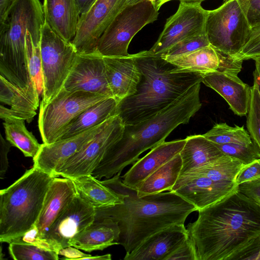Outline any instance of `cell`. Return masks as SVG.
<instances>
[{
  "instance_id": "7bdbcfd3",
  "label": "cell",
  "mask_w": 260,
  "mask_h": 260,
  "mask_svg": "<svg viewBox=\"0 0 260 260\" xmlns=\"http://www.w3.org/2000/svg\"><path fill=\"white\" fill-rule=\"evenodd\" d=\"M260 178V158L245 165L239 171L235 179V183L241 184L252 181Z\"/></svg>"
},
{
  "instance_id": "5b68a950",
  "label": "cell",
  "mask_w": 260,
  "mask_h": 260,
  "mask_svg": "<svg viewBox=\"0 0 260 260\" xmlns=\"http://www.w3.org/2000/svg\"><path fill=\"white\" fill-rule=\"evenodd\" d=\"M45 21L40 0H13L0 21V76L30 94L29 87L36 86L29 74L26 36L29 31L34 44H40Z\"/></svg>"
},
{
  "instance_id": "e575fe53",
  "label": "cell",
  "mask_w": 260,
  "mask_h": 260,
  "mask_svg": "<svg viewBox=\"0 0 260 260\" xmlns=\"http://www.w3.org/2000/svg\"><path fill=\"white\" fill-rule=\"evenodd\" d=\"M246 126L252 141L260 150V94L256 86L251 87Z\"/></svg>"
},
{
  "instance_id": "7dc6e473",
  "label": "cell",
  "mask_w": 260,
  "mask_h": 260,
  "mask_svg": "<svg viewBox=\"0 0 260 260\" xmlns=\"http://www.w3.org/2000/svg\"><path fill=\"white\" fill-rule=\"evenodd\" d=\"M58 254L64 257L62 259L68 260L85 259V258L91 255L81 252L79 249L72 246L60 249L58 252Z\"/></svg>"
},
{
  "instance_id": "2e32d148",
  "label": "cell",
  "mask_w": 260,
  "mask_h": 260,
  "mask_svg": "<svg viewBox=\"0 0 260 260\" xmlns=\"http://www.w3.org/2000/svg\"><path fill=\"white\" fill-rule=\"evenodd\" d=\"M235 182L214 181L201 174L180 175L170 191L193 205L199 210L214 204L238 189Z\"/></svg>"
},
{
  "instance_id": "7a4b0ae2",
  "label": "cell",
  "mask_w": 260,
  "mask_h": 260,
  "mask_svg": "<svg viewBox=\"0 0 260 260\" xmlns=\"http://www.w3.org/2000/svg\"><path fill=\"white\" fill-rule=\"evenodd\" d=\"M118 173L101 181L123 199V203L95 208L94 220L109 218L120 229L119 244L128 254L147 238L167 227L184 224L197 208L177 193L169 191L139 197L137 190L125 185Z\"/></svg>"
},
{
  "instance_id": "7c38bea8",
  "label": "cell",
  "mask_w": 260,
  "mask_h": 260,
  "mask_svg": "<svg viewBox=\"0 0 260 260\" xmlns=\"http://www.w3.org/2000/svg\"><path fill=\"white\" fill-rule=\"evenodd\" d=\"M208 11L202 7L201 2H180L178 10L166 20L157 40L147 53L161 56L177 43L206 34Z\"/></svg>"
},
{
  "instance_id": "ee69618b",
  "label": "cell",
  "mask_w": 260,
  "mask_h": 260,
  "mask_svg": "<svg viewBox=\"0 0 260 260\" xmlns=\"http://www.w3.org/2000/svg\"><path fill=\"white\" fill-rule=\"evenodd\" d=\"M238 190L260 205V178L239 185Z\"/></svg>"
},
{
  "instance_id": "74e56055",
  "label": "cell",
  "mask_w": 260,
  "mask_h": 260,
  "mask_svg": "<svg viewBox=\"0 0 260 260\" xmlns=\"http://www.w3.org/2000/svg\"><path fill=\"white\" fill-rule=\"evenodd\" d=\"M210 45L206 34L184 39L171 47L161 56L166 60L186 54Z\"/></svg>"
},
{
  "instance_id": "83f0119b",
  "label": "cell",
  "mask_w": 260,
  "mask_h": 260,
  "mask_svg": "<svg viewBox=\"0 0 260 260\" xmlns=\"http://www.w3.org/2000/svg\"><path fill=\"white\" fill-rule=\"evenodd\" d=\"M79 195L95 208L123 203L122 197L91 175L71 179Z\"/></svg>"
},
{
  "instance_id": "e0dca14e",
  "label": "cell",
  "mask_w": 260,
  "mask_h": 260,
  "mask_svg": "<svg viewBox=\"0 0 260 260\" xmlns=\"http://www.w3.org/2000/svg\"><path fill=\"white\" fill-rule=\"evenodd\" d=\"M178 68L202 75L214 72L238 75L243 60L222 52L211 45L169 60Z\"/></svg>"
},
{
  "instance_id": "44dd1931",
  "label": "cell",
  "mask_w": 260,
  "mask_h": 260,
  "mask_svg": "<svg viewBox=\"0 0 260 260\" xmlns=\"http://www.w3.org/2000/svg\"><path fill=\"white\" fill-rule=\"evenodd\" d=\"M103 57L107 81L113 97L119 102L134 94L141 79L135 54Z\"/></svg>"
},
{
  "instance_id": "f5cc1de1",
  "label": "cell",
  "mask_w": 260,
  "mask_h": 260,
  "mask_svg": "<svg viewBox=\"0 0 260 260\" xmlns=\"http://www.w3.org/2000/svg\"><path fill=\"white\" fill-rule=\"evenodd\" d=\"M143 0H126L124 3V7L127 6L134 5Z\"/></svg>"
},
{
  "instance_id": "d590c367",
  "label": "cell",
  "mask_w": 260,
  "mask_h": 260,
  "mask_svg": "<svg viewBox=\"0 0 260 260\" xmlns=\"http://www.w3.org/2000/svg\"><path fill=\"white\" fill-rule=\"evenodd\" d=\"M26 51L31 80L40 93L43 90L40 43L37 45L34 44L29 31L26 36Z\"/></svg>"
},
{
  "instance_id": "f546056e",
  "label": "cell",
  "mask_w": 260,
  "mask_h": 260,
  "mask_svg": "<svg viewBox=\"0 0 260 260\" xmlns=\"http://www.w3.org/2000/svg\"><path fill=\"white\" fill-rule=\"evenodd\" d=\"M6 139L13 146L18 148L26 157L35 158L39 153L42 144H40L25 124V120L13 117L4 119Z\"/></svg>"
},
{
  "instance_id": "11a10c76",
  "label": "cell",
  "mask_w": 260,
  "mask_h": 260,
  "mask_svg": "<svg viewBox=\"0 0 260 260\" xmlns=\"http://www.w3.org/2000/svg\"><path fill=\"white\" fill-rule=\"evenodd\" d=\"M171 1H173V0H160V2H159L160 7H161L164 4H165L167 2H168Z\"/></svg>"
},
{
  "instance_id": "8fae6325",
  "label": "cell",
  "mask_w": 260,
  "mask_h": 260,
  "mask_svg": "<svg viewBox=\"0 0 260 260\" xmlns=\"http://www.w3.org/2000/svg\"><path fill=\"white\" fill-rule=\"evenodd\" d=\"M124 128L117 115L110 118L82 149L56 168L54 174L70 179L91 175L107 151L122 137Z\"/></svg>"
},
{
  "instance_id": "277c9868",
  "label": "cell",
  "mask_w": 260,
  "mask_h": 260,
  "mask_svg": "<svg viewBox=\"0 0 260 260\" xmlns=\"http://www.w3.org/2000/svg\"><path fill=\"white\" fill-rule=\"evenodd\" d=\"M141 79L136 92L118 102L116 115L124 125L148 119L162 111L196 84L203 75L178 68L147 50L135 54Z\"/></svg>"
},
{
  "instance_id": "484cf974",
  "label": "cell",
  "mask_w": 260,
  "mask_h": 260,
  "mask_svg": "<svg viewBox=\"0 0 260 260\" xmlns=\"http://www.w3.org/2000/svg\"><path fill=\"white\" fill-rule=\"evenodd\" d=\"M185 139V145L180 152L182 160L180 176L225 155L203 135L190 136Z\"/></svg>"
},
{
  "instance_id": "30bf717a",
  "label": "cell",
  "mask_w": 260,
  "mask_h": 260,
  "mask_svg": "<svg viewBox=\"0 0 260 260\" xmlns=\"http://www.w3.org/2000/svg\"><path fill=\"white\" fill-rule=\"evenodd\" d=\"M251 30L237 0L223 1L219 7L208 11L206 35L210 45L222 52L237 57Z\"/></svg>"
},
{
  "instance_id": "9a60e30c",
  "label": "cell",
  "mask_w": 260,
  "mask_h": 260,
  "mask_svg": "<svg viewBox=\"0 0 260 260\" xmlns=\"http://www.w3.org/2000/svg\"><path fill=\"white\" fill-rule=\"evenodd\" d=\"M95 208L77 193L44 235L59 250L74 240L94 220Z\"/></svg>"
},
{
  "instance_id": "cb8c5ba5",
  "label": "cell",
  "mask_w": 260,
  "mask_h": 260,
  "mask_svg": "<svg viewBox=\"0 0 260 260\" xmlns=\"http://www.w3.org/2000/svg\"><path fill=\"white\" fill-rule=\"evenodd\" d=\"M45 21L60 37L72 42L77 31L80 15L76 0H43Z\"/></svg>"
},
{
  "instance_id": "f1b7e54d",
  "label": "cell",
  "mask_w": 260,
  "mask_h": 260,
  "mask_svg": "<svg viewBox=\"0 0 260 260\" xmlns=\"http://www.w3.org/2000/svg\"><path fill=\"white\" fill-rule=\"evenodd\" d=\"M182 160L180 153L149 176L137 189L139 197L170 191L180 176Z\"/></svg>"
},
{
  "instance_id": "1f68e13d",
  "label": "cell",
  "mask_w": 260,
  "mask_h": 260,
  "mask_svg": "<svg viewBox=\"0 0 260 260\" xmlns=\"http://www.w3.org/2000/svg\"><path fill=\"white\" fill-rule=\"evenodd\" d=\"M0 101L11 109L22 112H36L39 101L0 76Z\"/></svg>"
},
{
  "instance_id": "ab89813d",
  "label": "cell",
  "mask_w": 260,
  "mask_h": 260,
  "mask_svg": "<svg viewBox=\"0 0 260 260\" xmlns=\"http://www.w3.org/2000/svg\"><path fill=\"white\" fill-rule=\"evenodd\" d=\"M260 55V25L251 28L248 39L238 55L243 60Z\"/></svg>"
},
{
  "instance_id": "5bb4252c",
  "label": "cell",
  "mask_w": 260,
  "mask_h": 260,
  "mask_svg": "<svg viewBox=\"0 0 260 260\" xmlns=\"http://www.w3.org/2000/svg\"><path fill=\"white\" fill-rule=\"evenodd\" d=\"M62 88L68 91H82L113 97L107 81L103 56L96 50L77 53Z\"/></svg>"
},
{
  "instance_id": "c3c4849f",
  "label": "cell",
  "mask_w": 260,
  "mask_h": 260,
  "mask_svg": "<svg viewBox=\"0 0 260 260\" xmlns=\"http://www.w3.org/2000/svg\"><path fill=\"white\" fill-rule=\"evenodd\" d=\"M96 1L97 0H76L80 16L86 13Z\"/></svg>"
},
{
  "instance_id": "ac0fdd59",
  "label": "cell",
  "mask_w": 260,
  "mask_h": 260,
  "mask_svg": "<svg viewBox=\"0 0 260 260\" xmlns=\"http://www.w3.org/2000/svg\"><path fill=\"white\" fill-rule=\"evenodd\" d=\"M104 123L74 137L50 144H42L39 153L33 158V166L54 174L57 167L79 152L94 137Z\"/></svg>"
},
{
  "instance_id": "60d3db41",
  "label": "cell",
  "mask_w": 260,
  "mask_h": 260,
  "mask_svg": "<svg viewBox=\"0 0 260 260\" xmlns=\"http://www.w3.org/2000/svg\"><path fill=\"white\" fill-rule=\"evenodd\" d=\"M198 260L196 245L188 236L165 260Z\"/></svg>"
},
{
  "instance_id": "4fadbf2b",
  "label": "cell",
  "mask_w": 260,
  "mask_h": 260,
  "mask_svg": "<svg viewBox=\"0 0 260 260\" xmlns=\"http://www.w3.org/2000/svg\"><path fill=\"white\" fill-rule=\"evenodd\" d=\"M126 0H97L80 16L76 36L72 43L78 53L96 50L99 39L116 15L124 8Z\"/></svg>"
},
{
  "instance_id": "d6986e66",
  "label": "cell",
  "mask_w": 260,
  "mask_h": 260,
  "mask_svg": "<svg viewBox=\"0 0 260 260\" xmlns=\"http://www.w3.org/2000/svg\"><path fill=\"white\" fill-rule=\"evenodd\" d=\"M189 236L184 224H175L152 235L124 260H165Z\"/></svg>"
},
{
  "instance_id": "6da1fadb",
  "label": "cell",
  "mask_w": 260,
  "mask_h": 260,
  "mask_svg": "<svg viewBox=\"0 0 260 260\" xmlns=\"http://www.w3.org/2000/svg\"><path fill=\"white\" fill-rule=\"evenodd\" d=\"M187 225L198 260L259 259L260 205L238 189Z\"/></svg>"
},
{
  "instance_id": "b9f144b4",
  "label": "cell",
  "mask_w": 260,
  "mask_h": 260,
  "mask_svg": "<svg viewBox=\"0 0 260 260\" xmlns=\"http://www.w3.org/2000/svg\"><path fill=\"white\" fill-rule=\"evenodd\" d=\"M226 1V0H223ZM251 28L260 25V0H237Z\"/></svg>"
},
{
  "instance_id": "d4e9b609",
  "label": "cell",
  "mask_w": 260,
  "mask_h": 260,
  "mask_svg": "<svg viewBox=\"0 0 260 260\" xmlns=\"http://www.w3.org/2000/svg\"><path fill=\"white\" fill-rule=\"evenodd\" d=\"M120 229L117 222L109 218L94 221L73 242L72 246L86 252L103 250L119 244Z\"/></svg>"
},
{
  "instance_id": "bcb514c9",
  "label": "cell",
  "mask_w": 260,
  "mask_h": 260,
  "mask_svg": "<svg viewBox=\"0 0 260 260\" xmlns=\"http://www.w3.org/2000/svg\"><path fill=\"white\" fill-rule=\"evenodd\" d=\"M36 114V112H22L14 111L11 108L4 107L2 104L0 106V117L3 119L7 117L19 118L29 123L32 121Z\"/></svg>"
},
{
  "instance_id": "f6af8a7d",
  "label": "cell",
  "mask_w": 260,
  "mask_h": 260,
  "mask_svg": "<svg viewBox=\"0 0 260 260\" xmlns=\"http://www.w3.org/2000/svg\"><path fill=\"white\" fill-rule=\"evenodd\" d=\"M13 146L2 135H0V178L3 179L9 167L8 155Z\"/></svg>"
},
{
  "instance_id": "836d02e7",
  "label": "cell",
  "mask_w": 260,
  "mask_h": 260,
  "mask_svg": "<svg viewBox=\"0 0 260 260\" xmlns=\"http://www.w3.org/2000/svg\"><path fill=\"white\" fill-rule=\"evenodd\" d=\"M9 251L15 260H58V254L52 251L30 244L11 243Z\"/></svg>"
},
{
  "instance_id": "9f6ffc18",
  "label": "cell",
  "mask_w": 260,
  "mask_h": 260,
  "mask_svg": "<svg viewBox=\"0 0 260 260\" xmlns=\"http://www.w3.org/2000/svg\"><path fill=\"white\" fill-rule=\"evenodd\" d=\"M252 59H256L260 62V55L256 56L255 57H254L253 58H252Z\"/></svg>"
},
{
  "instance_id": "681fc988",
  "label": "cell",
  "mask_w": 260,
  "mask_h": 260,
  "mask_svg": "<svg viewBox=\"0 0 260 260\" xmlns=\"http://www.w3.org/2000/svg\"><path fill=\"white\" fill-rule=\"evenodd\" d=\"M255 61V70L253 72V84L256 86L260 94V62L253 59Z\"/></svg>"
},
{
  "instance_id": "f907efd6",
  "label": "cell",
  "mask_w": 260,
  "mask_h": 260,
  "mask_svg": "<svg viewBox=\"0 0 260 260\" xmlns=\"http://www.w3.org/2000/svg\"><path fill=\"white\" fill-rule=\"evenodd\" d=\"M13 0H0V21L5 17Z\"/></svg>"
},
{
  "instance_id": "8992f818",
  "label": "cell",
  "mask_w": 260,
  "mask_h": 260,
  "mask_svg": "<svg viewBox=\"0 0 260 260\" xmlns=\"http://www.w3.org/2000/svg\"><path fill=\"white\" fill-rule=\"evenodd\" d=\"M54 174L33 166L0 190V241L9 243L37 222Z\"/></svg>"
},
{
  "instance_id": "7402d4cb",
  "label": "cell",
  "mask_w": 260,
  "mask_h": 260,
  "mask_svg": "<svg viewBox=\"0 0 260 260\" xmlns=\"http://www.w3.org/2000/svg\"><path fill=\"white\" fill-rule=\"evenodd\" d=\"M202 82L220 95L231 110L240 116L247 115L251 94V87L237 75L214 72L203 75Z\"/></svg>"
},
{
  "instance_id": "d6a6232c",
  "label": "cell",
  "mask_w": 260,
  "mask_h": 260,
  "mask_svg": "<svg viewBox=\"0 0 260 260\" xmlns=\"http://www.w3.org/2000/svg\"><path fill=\"white\" fill-rule=\"evenodd\" d=\"M207 139L216 144H237L248 145L252 142L248 132L244 126L235 125L231 126L226 123L215 124L206 133L203 134Z\"/></svg>"
},
{
  "instance_id": "603a6c76",
  "label": "cell",
  "mask_w": 260,
  "mask_h": 260,
  "mask_svg": "<svg viewBox=\"0 0 260 260\" xmlns=\"http://www.w3.org/2000/svg\"><path fill=\"white\" fill-rule=\"evenodd\" d=\"M77 194L70 178L56 177L47 190L39 218L35 224L44 237L51 226Z\"/></svg>"
},
{
  "instance_id": "816d5d0a",
  "label": "cell",
  "mask_w": 260,
  "mask_h": 260,
  "mask_svg": "<svg viewBox=\"0 0 260 260\" xmlns=\"http://www.w3.org/2000/svg\"><path fill=\"white\" fill-rule=\"evenodd\" d=\"M85 259H95V260H111V255L110 254H106L103 255L90 256L85 258Z\"/></svg>"
},
{
  "instance_id": "db71d44e",
  "label": "cell",
  "mask_w": 260,
  "mask_h": 260,
  "mask_svg": "<svg viewBox=\"0 0 260 260\" xmlns=\"http://www.w3.org/2000/svg\"><path fill=\"white\" fill-rule=\"evenodd\" d=\"M180 2H201L205 1V0H178Z\"/></svg>"
},
{
  "instance_id": "8d00e7d4",
  "label": "cell",
  "mask_w": 260,
  "mask_h": 260,
  "mask_svg": "<svg viewBox=\"0 0 260 260\" xmlns=\"http://www.w3.org/2000/svg\"><path fill=\"white\" fill-rule=\"evenodd\" d=\"M216 145L224 154L238 159L244 165L260 158V150L253 141L248 145L228 144Z\"/></svg>"
},
{
  "instance_id": "9c48e42d",
  "label": "cell",
  "mask_w": 260,
  "mask_h": 260,
  "mask_svg": "<svg viewBox=\"0 0 260 260\" xmlns=\"http://www.w3.org/2000/svg\"><path fill=\"white\" fill-rule=\"evenodd\" d=\"M42 100L47 104L62 89L77 52L71 42L58 36L45 21L40 40Z\"/></svg>"
},
{
  "instance_id": "52a82bcc",
  "label": "cell",
  "mask_w": 260,
  "mask_h": 260,
  "mask_svg": "<svg viewBox=\"0 0 260 260\" xmlns=\"http://www.w3.org/2000/svg\"><path fill=\"white\" fill-rule=\"evenodd\" d=\"M110 98L82 91H68L62 88L48 103L41 102L38 126L43 143L60 138L68 124L92 105Z\"/></svg>"
},
{
  "instance_id": "f35d334b",
  "label": "cell",
  "mask_w": 260,
  "mask_h": 260,
  "mask_svg": "<svg viewBox=\"0 0 260 260\" xmlns=\"http://www.w3.org/2000/svg\"><path fill=\"white\" fill-rule=\"evenodd\" d=\"M30 244L41 248L54 251L58 254L59 249L45 237H41L36 224L23 234L18 236L9 243Z\"/></svg>"
},
{
  "instance_id": "4dcf8cb0",
  "label": "cell",
  "mask_w": 260,
  "mask_h": 260,
  "mask_svg": "<svg viewBox=\"0 0 260 260\" xmlns=\"http://www.w3.org/2000/svg\"><path fill=\"white\" fill-rule=\"evenodd\" d=\"M244 165L238 159L224 155L187 173L203 175L216 181L235 183L236 178Z\"/></svg>"
},
{
  "instance_id": "4316f807",
  "label": "cell",
  "mask_w": 260,
  "mask_h": 260,
  "mask_svg": "<svg viewBox=\"0 0 260 260\" xmlns=\"http://www.w3.org/2000/svg\"><path fill=\"white\" fill-rule=\"evenodd\" d=\"M118 101L108 98L89 107L73 120L59 139L71 138L98 126L116 115Z\"/></svg>"
},
{
  "instance_id": "ffe728a7",
  "label": "cell",
  "mask_w": 260,
  "mask_h": 260,
  "mask_svg": "<svg viewBox=\"0 0 260 260\" xmlns=\"http://www.w3.org/2000/svg\"><path fill=\"white\" fill-rule=\"evenodd\" d=\"M186 139L163 142L151 149L142 158L139 159L121 177L126 186L137 190L152 173L180 153Z\"/></svg>"
},
{
  "instance_id": "3957f363",
  "label": "cell",
  "mask_w": 260,
  "mask_h": 260,
  "mask_svg": "<svg viewBox=\"0 0 260 260\" xmlns=\"http://www.w3.org/2000/svg\"><path fill=\"white\" fill-rule=\"evenodd\" d=\"M201 83L192 86L154 116L124 125L122 137L107 151L91 175L100 180L121 173L127 166L134 164L143 152L165 141L178 125L188 123L202 107Z\"/></svg>"
},
{
  "instance_id": "ba28073f",
  "label": "cell",
  "mask_w": 260,
  "mask_h": 260,
  "mask_svg": "<svg viewBox=\"0 0 260 260\" xmlns=\"http://www.w3.org/2000/svg\"><path fill=\"white\" fill-rule=\"evenodd\" d=\"M158 11L149 0L125 7L99 40L96 50L103 56H128L134 37L145 26L157 20Z\"/></svg>"
}]
</instances>
